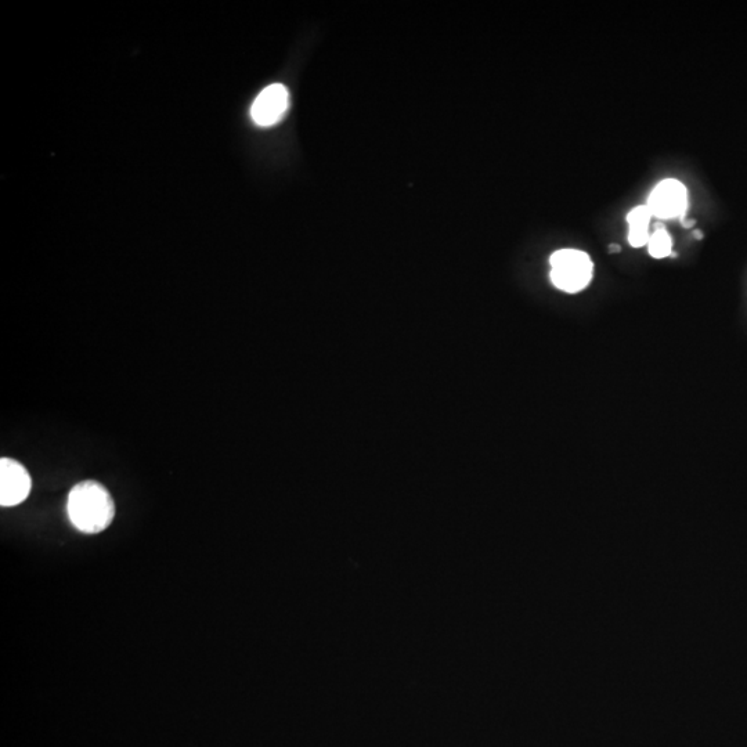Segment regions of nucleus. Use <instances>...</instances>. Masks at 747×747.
I'll return each mask as SVG.
<instances>
[{"instance_id":"obj_1","label":"nucleus","mask_w":747,"mask_h":747,"mask_svg":"<svg viewBox=\"0 0 747 747\" xmlns=\"http://www.w3.org/2000/svg\"><path fill=\"white\" fill-rule=\"evenodd\" d=\"M67 512L74 528L85 534H97L110 528L115 504L110 492L96 481H83L68 494Z\"/></svg>"},{"instance_id":"obj_2","label":"nucleus","mask_w":747,"mask_h":747,"mask_svg":"<svg viewBox=\"0 0 747 747\" xmlns=\"http://www.w3.org/2000/svg\"><path fill=\"white\" fill-rule=\"evenodd\" d=\"M550 265L552 284L568 294L583 291L593 279V261L579 249H559L551 256Z\"/></svg>"},{"instance_id":"obj_3","label":"nucleus","mask_w":747,"mask_h":747,"mask_svg":"<svg viewBox=\"0 0 747 747\" xmlns=\"http://www.w3.org/2000/svg\"><path fill=\"white\" fill-rule=\"evenodd\" d=\"M32 489L30 472L13 458L0 460V505L16 507L27 500Z\"/></svg>"},{"instance_id":"obj_4","label":"nucleus","mask_w":747,"mask_h":747,"mask_svg":"<svg viewBox=\"0 0 747 747\" xmlns=\"http://www.w3.org/2000/svg\"><path fill=\"white\" fill-rule=\"evenodd\" d=\"M647 207L659 219H676L688 208L687 187L676 179H666L653 189Z\"/></svg>"},{"instance_id":"obj_5","label":"nucleus","mask_w":747,"mask_h":747,"mask_svg":"<svg viewBox=\"0 0 747 747\" xmlns=\"http://www.w3.org/2000/svg\"><path fill=\"white\" fill-rule=\"evenodd\" d=\"M290 95L284 85L273 83L256 97L251 107V118L256 125L269 128L279 124L288 110Z\"/></svg>"},{"instance_id":"obj_6","label":"nucleus","mask_w":747,"mask_h":747,"mask_svg":"<svg viewBox=\"0 0 747 747\" xmlns=\"http://www.w3.org/2000/svg\"><path fill=\"white\" fill-rule=\"evenodd\" d=\"M651 209L647 205H640L635 207L633 211L627 215V223H629V243L634 248H641L644 245H648L649 238V225H651L652 219Z\"/></svg>"},{"instance_id":"obj_7","label":"nucleus","mask_w":747,"mask_h":747,"mask_svg":"<svg viewBox=\"0 0 747 747\" xmlns=\"http://www.w3.org/2000/svg\"><path fill=\"white\" fill-rule=\"evenodd\" d=\"M649 255L656 259H664L671 255V249H673V241H671L670 234L664 229H658L649 238L648 243Z\"/></svg>"},{"instance_id":"obj_8","label":"nucleus","mask_w":747,"mask_h":747,"mask_svg":"<svg viewBox=\"0 0 747 747\" xmlns=\"http://www.w3.org/2000/svg\"><path fill=\"white\" fill-rule=\"evenodd\" d=\"M609 252H612V254L613 252H620V245H611V247H609Z\"/></svg>"}]
</instances>
